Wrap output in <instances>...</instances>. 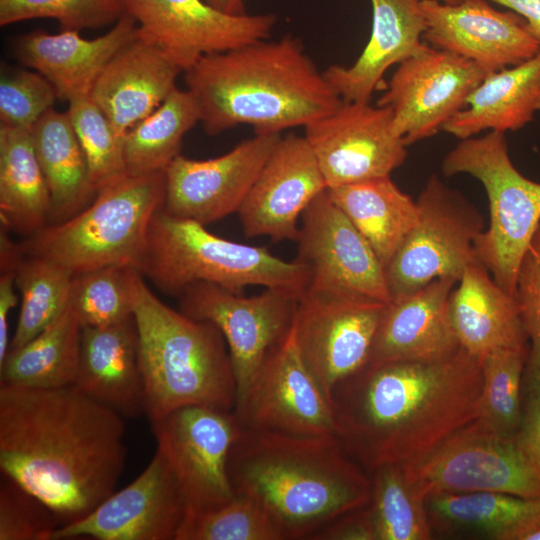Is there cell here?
<instances>
[{"instance_id": "cell-2", "label": "cell", "mask_w": 540, "mask_h": 540, "mask_svg": "<svg viewBox=\"0 0 540 540\" xmlns=\"http://www.w3.org/2000/svg\"><path fill=\"white\" fill-rule=\"evenodd\" d=\"M482 378L462 347L439 361L367 365L332 393L337 436L370 471L418 459L475 420Z\"/></svg>"}, {"instance_id": "cell-25", "label": "cell", "mask_w": 540, "mask_h": 540, "mask_svg": "<svg viewBox=\"0 0 540 540\" xmlns=\"http://www.w3.org/2000/svg\"><path fill=\"white\" fill-rule=\"evenodd\" d=\"M136 31V22L123 14L111 30L92 40L73 30L29 33L18 39L15 54L53 85L58 99L69 102L90 96L105 66Z\"/></svg>"}, {"instance_id": "cell-32", "label": "cell", "mask_w": 540, "mask_h": 540, "mask_svg": "<svg viewBox=\"0 0 540 540\" xmlns=\"http://www.w3.org/2000/svg\"><path fill=\"white\" fill-rule=\"evenodd\" d=\"M32 137L50 194L49 225L61 223L97 194L85 154L67 112L47 111L32 128Z\"/></svg>"}, {"instance_id": "cell-23", "label": "cell", "mask_w": 540, "mask_h": 540, "mask_svg": "<svg viewBox=\"0 0 540 540\" xmlns=\"http://www.w3.org/2000/svg\"><path fill=\"white\" fill-rule=\"evenodd\" d=\"M456 283L439 278L386 304L367 365L432 362L456 354L461 346L449 310Z\"/></svg>"}, {"instance_id": "cell-43", "label": "cell", "mask_w": 540, "mask_h": 540, "mask_svg": "<svg viewBox=\"0 0 540 540\" xmlns=\"http://www.w3.org/2000/svg\"><path fill=\"white\" fill-rule=\"evenodd\" d=\"M61 525L58 515L47 503L1 474L0 540H53Z\"/></svg>"}, {"instance_id": "cell-22", "label": "cell", "mask_w": 540, "mask_h": 540, "mask_svg": "<svg viewBox=\"0 0 540 540\" xmlns=\"http://www.w3.org/2000/svg\"><path fill=\"white\" fill-rule=\"evenodd\" d=\"M326 189L306 138L281 136L237 212L244 234L296 240L302 213Z\"/></svg>"}, {"instance_id": "cell-42", "label": "cell", "mask_w": 540, "mask_h": 540, "mask_svg": "<svg viewBox=\"0 0 540 540\" xmlns=\"http://www.w3.org/2000/svg\"><path fill=\"white\" fill-rule=\"evenodd\" d=\"M123 15L121 0H0V25L50 18L61 31L97 29Z\"/></svg>"}, {"instance_id": "cell-34", "label": "cell", "mask_w": 540, "mask_h": 540, "mask_svg": "<svg viewBox=\"0 0 540 540\" xmlns=\"http://www.w3.org/2000/svg\"><path fill=\"white\" fill-rule=\"evenodd\" d=\"M82 329L76 312L69 304L38 335L9 350L0 363V384L36 389L74 385Z\"/></svg>"}, {"instance_id": "cell-28", "label": "cell", "mask_w": 540, "mask_h": 540, "mask_svg": "<svg viewBox=\"0 0 540 540\" xmlns=\"http://www.w3.org/2000/svg\"><path fill=\"white\" fill-rule=\"evenodd\" d=\"M449 310L460 346L481 361L499 349H529L516 297L480 262L464 270L451 291Z\"/></svg>"}, {"instance_id": "cell-51", "label": "cell", "mask_w": 540, "mask_h": 540, "mask_svg": "<svg viewBox=\"0 0 540 540\" xmlns=\"http://www.w3.org/2000/svg\"><path fill=\"white\" fill-rule=\"evenodd\" d=\"M522 540H540V524L529 531Z\"/></svg>"}, {"instance_id": "cell-39", "label": "cell", "mask_w": 540, "mask_h": 540, "mask_svg": "<svg viewBox=\"0 0 540 540\" xmlns=\"http://www.w3.org/2000/svg\"><path fill=\"white\" fill-rule=\"evenodd\" d=\"M135 270L109 266L74 274L69 304L82 327L106 326L133 317Z\"/></svg>"}, {"instance_id": "cell-45", "label": "cell", "mask_w": 540, "mask_h": 540, "mask_svg": "<svg viewBox=\"0 0 540 540\" xmlns=\"http://www.w3.org/2000/svg\"><path fill=\"white\" fill-rule=\"evenodd\" d=\"M58 99L53 85L40 73L2 69L0 78L1 124L32 130Z\"/></svg>"}, {"instance_id": "cell-46", "label": "cell", "mask_w": 540, "mask_h": 540, "mask_svg": "<svg viewBox=\"0 0 540 540\" xmlns=\"http://www.w3.org/2000/svg\"><path fill=\"white\" fill-rule=\"evenodd\" d=\"M310 540H378L369 504L335 518Z\"/></svg>"}, {"instance_id": "cell-44", "label": "cell", "mask_w": 540, "mask_h": 540, "mask_svg": "<svg viewBox=\"0 0 540 540\" xmlns=\"http://www.w3.org/2000/svg\"><path fill=\"white\" fill-rule=\"evenodd\" d=\"M515 297L529 341L523 395L540 397V225L519 265Z\"/></svg>"}, {"instance_id": "cell-11", "label": "cell", "mask_w": 540, "mask_h": 540, "mask_svg": "<svg viewBox=\"0 0 540 540\" xmlns=\"http://www.w3.org/2000/svg\"><path fill=\"white\" fill-rule=\"evenodd\" d=\"M150 423L185 513L213 511L235 497L228 460L241 425L233 410L187 406Z\"/></svg>"}, {"instance_id": "cell-24", "label": "cell", "mask_w": 540, "mask_h": 540, "mask_svg": "<svg viewBox=\"0 0 540 540\" xmlns=\"http://www.w3.org/2000/svg\"><path fill=\"white\" fill-rule=\"evenodd\" d=\"M182 68L138 31L105 66L90 93L116 133L124 139L176 87Z\"/></svg>"}, {"instance_id": "cell-30", "label": "cell", "mask_w": 540, "mask_h": 540, "mask_svg": "<svg viewBox=\"0 0 540 540\" xmlns=\"http://www.w3.org/2000/svg\"><path fill=\"white\" fill-rule=\"evenodd\" d=\"M432 530L495 540H522L540 524V499L498 492L444 493L425 498Z\"/></svg>"}, {"instance_id": "cell-6", "label": "cell", "mask_w": 540, "mask_h": 540, "mask_svg": "<svg viewBox=\"0 0 540 540\" xmlns=\"http://www.w3.org/2000/svg\"><path fill=\"white\" fill-rule=\"evenodd\" d=\"M138 271L162 292L179 296L205 282L242 294L248 286L303 293L309 272L297 260L285 261L265 247L233 242L198 222L163 209L153 216Z\"/></svg>"}, {"instance_id": "cell-18", "label": "cell", "mask_w": 540, "mask_h": 540, "mask_svg": "<svg viewBox=\"0 0 540 540\" xmlns=\"http://www.w3.org/2000/svg\"><path fill=\"white\" fill-rule=\"evenodd\" d=\"M327 188L389 176L407 158V145L392 129L388 107L343 102L305 126Z\"/></svg>"}, {"instance_id": "cell-48", "label": "cell", "mask_w": 540, "mask_h": 540, "mask_svg": "<svg viewBox=\"0 0 540 540\" xmlns=\"http://www.w3.org/2000/svg\"><path fill=\"white\" fill-rule=\"evenodd\" d=\"M520 433L540 462V397L523 395V419Z\"/></svg>"}, {"instance_id": "cell-19", "label": "cell", "mask_w": 540, "mask_h": 540, "mask_svg": "<svg viewBox=\"0 0 540 540\" xmlns=\"http://www.w3.org/2000/svg\"><path fill=\"white\" fill-rule=\"evenodd\" d=\"M281 133H255L207 160L178 155L165 169L163 210L207 225L238 212Z\"/></svg>"}, {"instance_id": "cell-3", "label": "cell", "mask_w": 540, "mask_h": 540, "mask_svg": "<svg viewBox=\"0 0 540 540\" xmlns=\"http://www.w3.org/2000/svg\"><path fill=\"white\" fill-rule=\"evenodd\" d=\"M184 79L209 135L239 125L281 133L305 127L344 102L293 35L204 55Z\"/></svg>"}, {"instance_id": "cell-38", "label": "cell", "mask_w": 540, "mask_h": 540, "mask_svg": "<svg viewBox=\"0 0 540 540\" xmlns=\"http://www.w3.org/2000/svg\"><path fill=\"white\" fill-rule=\"evenodd\" d=\"M529 349H499L482 360V388L474 422L502 435L520 431L523 376Z\"/></svg>"}, {"instance_id": "cell-5", "label": "cell", "mask_w": 540, "mask_h": 540, "mask_svg": "<svg viewBox=\"0 0 540 540\" xmlns=\"http://www.w3.org/2000/svg\"><path fill=\"white\" fill-rule=\"evenodd\" d=\"M132 290L145 415L150 422L194 405L234 411L236 381L220 330L166 305L137 269Z\"/></svg>"}, {"instance_id": "cell-36", "label": "cell", "mask_w": 540, "mask_h": 540, "mask_svg": "<svg viewBox=\"0 0 540 540\" xmlns=\"http://www.w3.org/2000/svg\"><path fill=\"white\" fill-rule=\"evenodd\" d=\"M73 276L52 260L23 254L15 268L21 307L9 350L30 341L68 307Z\"/></svg>"}, {"instance_id": "cell-15", "label": "cell", "mask_w": 540, "mask_h": 540, "mask_svg": "<svg viewBox=\"0 0 540 540\" xmlns=\"http://www.w3.org/2000/svg\"><path fill=\"white\" fill-rule=\"evenodd\" d=\"M487 74L474 62L423 43L398 64L377 105L392 112V129L405 144L443 130Z\"/></svg>"}, {"instance_id": "cell-49", "label": "cell", "mask_w": 540, "mask_h": 540, "mask_svg": "<svg viewBox=\"0 0 540 540\" xmlns=\"http://www.w3.org/2000/svg\"><path fill=\"white\" fill-rule=\"evenodd\" d=\"M522 16L540 45V0H491Z\"/></svg>"}, {"instance_id": "cell-41", "label": "cell", "mask_w": 540, "mask_h": 540, "mask_svg": "<svg viewBox=\"0 0 540 540\" xmlns=\"http://www.w3.org/2000/svg\"><path fill=\"white\" fill-rule=\"evenodd\" d=\"M67 113L85 154L92 184L98 192L127 172L124 139L90 96L70 100Z\"/></svg>"}, {"instance_id": "cell-10", "label": "cell", "mask_w": 540, "mask_h": 540, "mask_svg": "<svg viewBox=\"0 0 540 540\" xmlns=\"http://www.w3.org/2000/svg\"><path fill=\"white\" fill-rule=\"evenodd\" d=\"M416 201L418 223L385 268L392 299L439 278L458 282L469 265L479 262L475 241L484 231V219L459 191L432 175Z\"/></svg>"}, {"instance_id": "cell-26", "label": "cell", "mask_w": 540, "mask_h": 540, "mask_svg": "<svg viewBox=\"0 0 540 540\" xmlns=\"http://www.w3.org/2000/svg\"><path fill=\"white\" fill-rule=\"evenodd\" d=\"M421 0H370V38L350 66L331 65L324 75L345 102H370L386 71L423 44L426 22Z\"/></svg>"}, {"instance_id": "cell-17", "label": "cell", "mask_w": 540, "mask_h": 540, "mask_svg": "<svg viewBox=\"0 0 540 540\" xmlns=\"http://www.w3.org/2000/svg\"><path fill=\"white\" fill-rule=\"evenodd\" d=\"M138 33L162 48L183 70L207 54L268 39L274 13L229 15L204 0H121Z\"/></svg>"}, {"instance_id": "cell-7", "label": "cell", "mask_w": 540, "mask_h": 540, "mask_svg": "<svg viewBox=\"0 0 540 540\" xmlns=\"http://www.w3.org/2000/svg\"><path fill=\"white\" fill-rule=\"evenodd\" d=\"M165 191V171L126 172L99 189L79 213L29 236L21 248L25 255L52 260L73 274L109 266L138 270Z\"/></svg>"}, {"instance_id": "cell-21", "label": "cell", "mask_w": 540, "mask_h": 540, "mask_svg": "<svg viewBox=\"0 0 540 540\" xmlns=\"http://www.w3.org/2000/svg\"><path fill=\"white\" fill-rule=\"evenodd\" d=\"M429 45L464 57L487 75L518 65L540 51L538 41L516 12L499 11L486 0L448 4L421 0Z\"/></svg>"}, {"instance_id": "cell-4", "label": "cell", "mask_w": 540, "mask_h": 540, "mask_svg": "<svg viewBox=\"0 0 540 540\" xmlns=\"http://www.w3.org/2000/svg\"><path fill=\"white\" fill-rule=\"evenodd\" d=\"M228 473L235 494L255 500L285 540L310 539L371 498V478L335 436H295L241 426Z\"/></svg>"}, {"instance_id": "cell-52", "label": "cell", "mask_w": 540, "mask_h": 540, "mask_svg": "<svg viewBox=\"0 0 540 540\" xmlns=\"http://www.w3.org/2000/svg\"><path fill=\"white\" fill-rule=\"evenodd\" d=\"M444 3H448V4H457L459 2H461L462 0H440Z\"/></svg>"}, {"instance_id": "cell-37", "label": "cell", "mask_w": 540, "mask_h": 540, "mask_svg": "<svg viewBox=\"0 0 540 540\" xmlns=\"http://www.w3.org/2000/svg\"><path fill=\"white\" fill-rule=\"evenodd\" d=\"M371 510L378 540H428L432 528L421 498L408 482L402 464L371 471Z\"/></svg>"}, {"instance_id": "cell-35", "label": "cell", "mask_w": 540, "mask_h": 540, "mask_svg": "<svg viewBox=\"0 0 540 540\" xmlns=\"http://www.w3.org/2000/svg\"><path fill=\"white\" fill-rule=\"evenodd\" d=\"M198 122L200 111L189 90L175 87L147 117L125 135L123 149L127 172L165 171L180 154L184 136Z\"/></svg>"}, {"instance_id": "cell-1", "label": "cell", "mask_w": 540, "mask_h": 540, "mask_svg": "<svg viewBox=\"0 0 540 540\" xmlns=\"http://www.w3.org/2000/svg\"><path fill=\"white\" fill-rule=\"evenodd\" d=\"M124 419L75 385L0 384L1 474L47 503L62 525L75 522L116 491L127 458Z\"/></svg>"}, {"instance_id": "cell-20", "label": "cell", "mask_w": 540, "mask_h": 540, "mask_svg": "<svg viewBox=\"0 0 540 540\" xmlns=\"http://www.w3.org/2000/svg\"><path fill=\"white\" fill-rule=\"evenodd\" d=\"M185 506L162 453L130 484L113 492L85 517L60 526L53 540H176Z\"/></svg>"}, {"instance_id": "cell-14", "label": "cell", "mask_w": 540, "mask_h": 540, "mask_svg": "<svg viewBox=\"0 0 540 540\" xmlns=\"http://www.w3.org/2000/svg\"><path fill=\"white\" fill-rule=\"evenodd\" d=\"M386 304L305 290L294 317L307 368L332 403L336 386L367 366Z\"/></svg>"}, {"instance_id": "cell-13", "label": "cell", "mask_w": 540, "mask_h": 540, "mask_svg": "<svg viewBox=\"0 0 540 540\" xmlns=\"http://www.w3.org/2000/svg\"><path fill=\"white\" fill-rule=\"evenodd\" d=\"M300 219L295 260L309 272L307 291L391 302L385 267L327 189L307 206Z\"/></svg>"}, {"instance_id": "cell-40", "label": "cell", "mask_w": 540, "mask_h": 540, "mask_svg": "<svg viewBox=\"0 0 540 540\" xmlns=\"http://www.w3.org/2000/svg\"><path fill=\"white\" fill-rule=\"evenodd\" d=\"M176 540H285L271 516L252 498L235 497L213 511L185 513Z\"/></svg>"}, {"instance_id": "cell-8", "label": "cell", "mask_w": 540, "mask_h": 540, "mask_svg": "<svg viewBox=\"0 0 540 540\" xmlns=\"http://www.w3.org/2000/svg\"><path fill=\"white\" fill-rule=\"evenodd\" d=\"M445 176L464 173L478 179L489 201L490 222L475 241V252L494 281L515 296L521 260L540 225V183L512 163L505 133L469 137L442 162Z\"/></svg>"}, {"instance_id": "cell-50", "label": "cell", "mask_w": 540, "mask_h": 540, "mask_svg": "<svg viewBox=\"0 0 540 540\" xmlns=\"http://www.w3.org/2000/svg\"><path fill=\"white\" fill-rule=\"evenodd\" d=\"M218 11L229 15L247 14L244 0H204Z\"/></svg>"}, {"instance_id": "cell-27", "label": "cell", "mask_w": 540, "mask_h": 540, "mask_svg": "<svg viewBox=\"0 0 540 540\" xmlns=\"http://www.w3.org/2000/svg\"><path fill=\"white\" fill-rule=\"evenodd\" d=\"M74 385L124 418L145 415L134 317L106 326L83 327Z\"/></svg>"}, {"instance_id": "cell-9", "label": "cell", "mask_w": 540, "mask_h": 540, "mask_svg": "<svg viewBox=\"0 0 540 540\" xmlns=\"http://www.w3.org/2000/svg\"><path fill=\"white\" fill-rule=\"evenodd\" d=\"M415 492H498L540 499V462L520 431L502 435L472 421L424 456L402 464Z\"/></svg>"}, {"instance_id": "cell-31", "label": "cell", "mask_w": 540, "mask_h": 540, "mask_svg": "<svg viewBox=\"0 0 540 540\" xmlns=\"http://www.w3.org/2000/svg\"><path fill=\"white\" fill-rule=\"evenodd\" d=\"M327 193L385 268L419 220L417 201L404 193L390 175L330 187Z\"/></svg>"}, {"instance_id": "cell-12", "label": "cell", "mask_w": 540, "mask_h": 540, "mask_svg": "<svg viewBox=\"0 0 540 540\" xmlns=\"http://www.w3.org/2000/svg\"><path fill=\"white\" fill-rule=\"evenodd\" d=\"M301 294L266 288L258 295L245 297L215 284L198 282L178 296L183 314L214 324L224 336L236 381L235 407L246 397L270 349L290 329Z\"/></svg>"}, {"instance_id": "cell-47", "label": "cell", "mask_w": 540, "mask_h": 540, "mask_svg": "<svg viewBox=\"0 0 540 540\" xmlns=\"http://www.w3.org/2000/svg\"><path fill=\"white\" fill-rule=\"evenodd\" d=\"M15 271L1 270L0 276V363L3 362L10 348L8 318L11 310L18 303L15 292Z\"/></svg>"}, {"instance_id": "cell-33", "label": "cell", "mask_w": 540, "mask_h": 540, "mask_svg": "<svg viewBox=\"0 0 540 540\" xmlns=\"http://www.w3.org/2000/svg\"><path fill=\"white\" fill-rule=\"evenodd\" d=\"M50 194L32 130L0 124V220L6 230L32 236L49 225Z\"/></svg>"}, {"instance_id": "cell-16", "label": "cell", "mask_w": 540, "mask_h": 540, "mask_svg": "<svg viewBox=\"0 0 540 540\" xmlns=\"http://www.w3.org/2000/svg\"><path fill=\"white\" fill-rule=\"evenodd\" d=\"M242 427L295 436H337L333 405L304 363L294 320L270 349L234 409Z\"/></svg>"}, {"instance_id": "cell-29", "label": "cell", "mask_w": 540, "mask_h": 540, "mask_svg": "<svg viewBox=\"0 0 540 540\" xmlns=\"http://www.w3.org/2000/svg\"><path fill=\"white\" fill-rule=\"evenodd\" d=\"M539 110L540 51L518 65L486 75L443 130L460 140L486 130L516 131Z\"/></svg>"}]
</instances>
